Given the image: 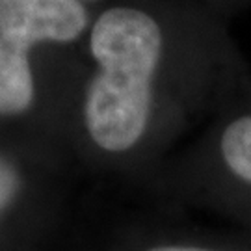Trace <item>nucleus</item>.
<instances>
[{"instance_id": "39448f33", "label": "nucleus", "mask_w": 251, "mask_h": 251, "mask_svg": "<svg viewBox=\"0 0 251 251\" xmlns=\"http://www.w3.org/2000/svg\"><path fill=\"white\" fill-rule=\"evenodd\" d=\"M19 190V173L9 160L0 156V212L13 201Z\"/></svg>"}, {"instance_id": "423d86ee", "label": "nucleus", "mask_w": 251, "mask_h": 251, "mask_svg": "<svg viewBox=\"0 0 251 251\" xmlns=\"http://www.w3.org/2000/svg\"><path fill=\"white\" fill-rule=\"evenodd\" d=\"M151 251H208L199 250V248H182V246H168V248H154Z\"/></svg>"}, {"instance_id": "7ed1b4c3", "label": "nucleus", "mask_w": 251, "mask_h": 251, "mask_svg": "<svg viewBox=\"0 0 251 251\" xmlns=\"http://www.w3.org/2000/svg\"><path fill=\"white\" fill-rule=\"evenodd\" d=\"M34 99V78L28 50L0 37V114L15 116L30 108Z\"/></svg>"}, {"instance_id": "f03ea898", "label": "nucleus", "mask_w": 251, "mask_h": 251, "mask_svg": "<svg viewBox=\"0 0 251 251\" xmlns=\"http://www.w3.org/2000/svg\"><path fill=\"white\" fill-rule=\"evenodd\" d=\"M88 26L80 0H32L28 32L34 43H71Z\"/></svg>"}, {"instance_id": "20e7f679", "label": "nucleus", "mask_w": 251, "mask_h": 251, "mask_svg": "<svg viewBox=\"0 0 251 251\" xmlns=\"http://www.w3.org/2000/svg\"><path fill=\"white\" fill-rule=\"evenodd\" d=\"M222 154L229 170L251 184V116L238 117L225 128Z\"/></svg>"}, {"instance_id": "0eeeda50", "label": "nucleus", "mask_w": 251, "mask_h": 251, "mask_svg": "<svg viewBox=\"0 0 251 251\" xmlns=\"http://www.w3.org/2000/svg\"><path fill=\"white\" fill-rule=\"evenodd\" d=\"M80 2H82V0H80Z\"/></svg>"}, {"instance_id": "f257e3e1", "label": "nucleus", "mask_w": 251, "mask_h": 251, "mask_svg": "<svg viewBox=\"0 0 251 251\" xmlns=\"http://www.w3.org/2000/svg\"><path fill=\"white\" fill-rule=\"evenodd\" d=\"M162 45L160 25L144 9H106L93 25L90 47L99 73L86 93L84 121L100 149L128 151L144 136Z\"/></svg>"}]
</instances>
